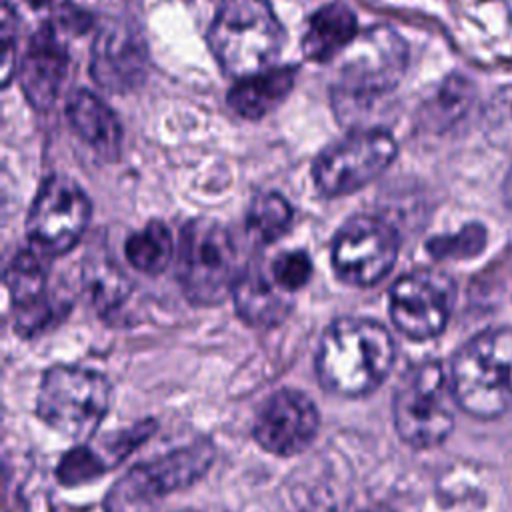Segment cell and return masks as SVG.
<instances>
[{
    "label": "cell",
    "mask_w": 512,
    "mask_h": 512,
    "mask_svg": "<svg viewBox=\"0 0 512 512\" xmlns=\"http://www.w3.org/2000/svg\"><path fill=\"white\" fill-rule=\"evenodd\" d=\"M392 362L394 342L382 324L366 318H340L320 340L316 374L330 392L362 396L382 384Z\"/></svg>",
    "instance_id": "6da1fadb"
},
{
    "label": "cell",
    "mask_w": 512,
    "mask_h": 512,
    "mask_svg": "<svg viewBox=\"0 0 512 512\" xmlns=\"http://www.w3.org/2000/svg\"><path fill=\"white\" fill-rule=\"evenodd\" d=\"M282 42L284 30L268 0H224L208 32L216 62L238 80L268 70Z\"/></svg>",
    "instance_id": "7a4b0ae2"
},
{
    "label": "cell",
    "mask_w": 512,
    "mask_h": 512,
    "mask_svg": "<svg viewBox=\"0 0 512 512\" xmlns=\"http://www.w3.org/2000/svg\"><path fill=\"white\" fill-rule=\"evenodd\" d=\"M458 406L476 418L512 412V328L486 330L468 340L452 362Z\"/></svg>",
    "instance_id": "3957f363"
},
{
    "label": "cell",
    "mask_w": 512,
    "mask_h": 512,
    "mask_svg": "<svg viewBox=\"0 0 512 512\" xmlns=\"http://www.w3.org/2000/svg\"><path fill=\"white\" fill-rule=\"evenodd\" d=\"M176 272L184 294L194 304L222 302L234 292L240 276L230 232L208 218L188 222L178 242Z\"/></svg>",
    "instance_id": "277c9868"
},
{
    "label": "cell",
    "mask_w": 512,
    "mask_h": 512,
    "mask_svg": "<svg viewBox=\"0 0 512 512\" xmlns=\"http://www.w3.org/2000/svg\"><path fill=\"white\" fill-rule=\"evenodd\" d=\"M344 56L334 86L338 114L392 90L402 80L408 64V48L402 36L388 26H374L356 36Z\"/></svg>",
    "instance_id": "5b68a950"
},
{
    "label": "cell",
    "mask_w": 512,
    "mask_h": 512,
    "mask_svg": "<svg viewBox=\"0 0 512 512\" xmlns=\"http://www.w3.org/2000/svg\"><path fill=\"white\" fill-rule=\"evenodd\" d=\"M458 404L452 380L438 362H422L406 372L394 396V424L404 442L432 448L448 438Z\"/></svg>",
    "instance_id": "8992f818"
},
{
    "label": "cell",
    "mask_w": 512,
    "mask_h": 512,
    "mask_svg": "<svg viewBox=\"0 0 512 512\" xmlns=\"http://www.w3.org/2000/svg\"><path fill=\"white\" fill-rule=\"evenodd\" d=\"M110 408V382L88 368H50L38 388V416L70 438H88Z\"/></svg>",
    "instance_id": "52a82bcc"
},
{
    "label": "cell",
    "mask_w": 512,
    "mask_h": 512,
    "mask_svg": "<svg viewBox=\"0 0 512 512\" xmlns=\"http://www.w3.org/2000/svg\"><path fill=\"white\" fill-rule=\"evenodd\" d=\"M212 458L214 448L200 442L134 466L108 492L106 512H154L158 498L196 482L210 468Z\"/></svg>",
    "instance_id": "ba28073f"
},
{
    "label": "cell",
    "mask_w": 512,
    "mask_h": 512,
    "mask_svg": "<svg viewBox=\"0 0 512 512\" xmlns=\"http://www.w3.org/2000/svg\"><path fill=\"white\" fill-rule=\"evenodd\" d=\"M396 158L394 138L380 130H356L328 146L314 162L312 176L324 196H346L376 176Z\"/></svg>",
    "instance_id": "9c48e42d"
},
{
    "label": "cell",
    "mask_w": 512,
    "mask_h": 512,
    "mask_svg": "<svg viewBox=\"0 0 512 512\" xmlns=\"http://www.w3.org/2000/svg\"><path fill=\"white\" fill-rule=\"evenodd\" d=\"M86 192L66 176L48 178L28 214V236L44 254H64L76 246L90 220Z\"/></svg>",
    "instance_id": "30bf717a"
},
{
    "label": "cell",
    "mask_w": 512,
    "mask_h": 512,
    "mask_svg": "<svg viewBox=\"0 0 512 512\" xmlns=\"http://www.w3.org/2000/svg\"><path fill=\"white\" fill-rule=\"evenodd\" d=\"M398 256V234L382 218L354 216L342 224L332 244L336 274L354 286L382 280Z\"/></svg>",
    "instance_id": "8fae6325"
},
{
    "label": "cell",
    "mask_w": 512,
    "mask_h": 512,
    "mask_svg": "<svg viewBox=\"0 0 512 512\" xmlns=\"http://www.w3.org/2000/svg\"><path fill=\"white\" fill-rule=\"evenodd\" d=\"M454 288L446 274L414 270L390 290V316L394 326L414 340L438 336L450 316Z\"/></svg>",
    "instance_id": "7c38bea8"
},
{
    "label": "cell",
    "mask_w": 512,
    "mask_h": 512,
    "mask_svg": "<svg viewBox=\"0 0 512 512\" xmlns=\"http://www.w3.org/2000/svg\"><path fill=\"white\" fill-rule=\"evenodd\" d=\"M318 410L298 390H278L260 408L254 424L256 442L278 456L302 452L316 436Z\"/></svg>",
    "instance_id": "4fadbf2b"
},
{
    "label": "cell",
    "mask_w": 512,
    "mask_h": 512,
    "mask_svg": "<svg viewBox=\"0 0 512 512\" xmlns=\"http://www.w3.org/2000/svg\"><path fill=\"white\" fill-rule=\"evenodd\" d=\"M148 68L146 42L130 24H106L92 46V78L112 92L136 88Z\"/></svg>",
    "instance_id": "5bb4252c"
},
{
    "label": "cell",
    "mask_w": 512,
    "mask_h": 512,
    "mask_svg": "<svg viewBox=\"0 0 512 512\" xmlns=\"http://www.w3.org/2000/svg\"><path fill=\"white\" fill-rule=\"evenodd\" d=\"M66 50L52 28H42L30 42L20 66L18 78L26 98L36 108H48L60 90L66 74Z\"/></svg>",
    "instance_id": "9a60e30c"
},
{
    "label": "cell",
    "mask_w": 512,
    "mask_h": 512,
    "mask_svg": "<svg viewBox=\"0 0 512 512\" xmlns=\"http://www.w3.org/2000/svg\"><path fill=\"white\" fill-rule=\"evenodd\" d=\"M72 130L100 156L112 160L120 152L122 130L114 112L92 92L74 90L66 102Z\"/></svg>",
    "instance_id": "2e32d148"
},
{
    "label": "cell",
    "mask_w": 512,
    "mask_h": 512,
    "mask_svg": "<svg viewBox=\"0 0 512 512\" xmlns=\"http://www.w3.org/2000/svg\"><path fill=\"white\" fill-rule=\"evenodd\" d=\"M232 294L238 314L252 326H276L290 312L286 292L258 264L240 272Z\"/></svg>",
    "instance_id": "e0dca14e"
},
{
    "label": "cell",
    "mask_w": 512,
    "mask_h": 512,
    "mask_svg": "<svg viewBox=\"0 0 512 512\" xmlns=\"http://www.w3.org/2000/svg\"><path fill=\"white\" fill-rule=\"evenodd\" d=\"M358 36L356 14L342 2L322 6L308 20L302 36V52L308 60L328 62L342 54Z\"/></svg>",
    "instance_id": "ac0fdd59"
},
{
    "label": "cell",
    "mask_w": 512,
    "mask_h": 512,
    "mask_svg": "<svg viewBox=\"0 0 512 512\" xmlns=\"http://www.w3.org/2000/svg\"><path fill=\"white\" fill-rule=\"evenodd\" d=\"M294 68H268L248 78H240L228 92L230 108L250 120L266 116L294 86Z\"/></svg>",
    "instance_id": "d6986e66"
},
{
    "label": "cell",
    "mask_w": 512,
    "mask_h": 512,
    "mask_svg": "<svg viewBox=\"0 0 512 512\" xmlns=\"http://www.w3.org/2000/svg\"><path fill=\"white\" fill-rule=\"evenodd\" d=\"M124 252L136 270L144 274H160L174 258V240L166 224L154 220L128 236Z\"/></svg>",
    "instance_id": "ffe728a7"
},
{
    "label": "cell",
    "mask_w": 512,
    "mask_h": 512,
    "mask_svg": "<svg viewBox=\"0 0 512 512\" xmlns=\"http://www.w3.org/2000/svg\"><path fill=\"white\" fill-rule=\"evenodd\" d=\"M46 280H48V272L46 266L42 262V258L38 256V252L34 250H20L8 270H6V286L8 292L12 296L14 306L18 308V312L30 310L44 300V290H46Z\"/></svg>",
    "instance_id": "44dd1931"
},
{
    "label": "cell",
    "mask_w": 512,
    "mask_h": 512,
    "mask_svg": "<svg viewBox=\"0 0 512 512\" xmlns=\"http://www.w3.org/2000/svg\"><path fill=\"white\" fill-rule=\"evenodd\" d=\"M292 224V206L278 192L258 194L246 216V226L258 242H276Z\"/></svg>",
    "instance_id": "7402d4cb"
},
{
    "label": "cell",
    "mask_w": 512,
    "mask_h": 512,
    "mask_svg": "<svg viewBox=\"0 0 512 512\" xmlns=\"http://www.w3.org/2000/svg\"><path fill=\"white\" fill-rule=\"evenodd\" d=\"M88 290L94 306L102 314H112L130 296L128 278L114 266V262H100L90 268Z\"/></svg>",
    "instance_id": "603a6c76"
},
{
    "label": "cell",
    "mask_w": 512,
    "mask_h": 512,
    "mask_svg": "<svg viewBox=\"0 0 512 512\" xmlns=\"http://www.w3.org/2000/svg\"><path fill=\"white\" fill-rule=\"evenodd\" d=\"M310 274L312 262L304 250L284 252L276 256L270 264V276L284 292H294L302 288L310 280Z\"/></svg>",
    "instance_id": "cb8c5ba5"
},
{
    "label": "cell",
    "mask_w": 512,
    "mask_h": 512,
    "mask_svg": "<svg viewBox=\"0 0 512 512\" xmlns=\"http://www.w3.org/2000/svg\"><path fill=\"white\" fill-rule=\"evenodd\" d=\"M104 470L102 462L88 448L70 450L58 464V478L62 484H80L100 476Z\"/></svg>",
    "instance_id": "d4e9b609"
},
{
    "label": "cell",
    "mask_w": 512,
    "mask_h": 512,
    "mask_svg": "<svg viewBox=\"0 0 512 512\" xmlns=\"http://www.w3.org/2000/svg\"><path fill=\"white\" fill-rule=\"evenodd\" d=\"M14 46H16V14L12 12L10 4L2 8V76L4 84L10 80V70L14 64Z\"/></svg>",
    "instance_id": "484cf974"
},
{
    "label": "cell",
    "mask_w": 512,
    "mask_h": 512,
    "mask_svg": "<svg viewBox=\"0 0 512 512\" xmlns=\"http://www.w3.org/2000/svg\"><path fill=\"white\" fill-rule=\"evenodd\" d=\"M362 512H392V510H388V508H384V506H376V508H366V510H362Z\"/></svg>",
    "instance_id": "4316f807"
}]
</instances>
